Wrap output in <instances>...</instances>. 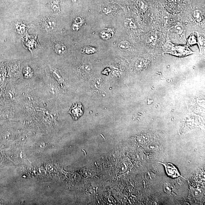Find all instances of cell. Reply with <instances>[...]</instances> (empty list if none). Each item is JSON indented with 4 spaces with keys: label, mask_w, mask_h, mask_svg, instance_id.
<instances>
[{
    "label": "cell",
    "mask_w": 205,
    "mask_h": 205,
    "mask_svg": "<svg viewBox=\"0 0 205 205\" xmlns=\"http://www.w3.org/2000/svg\"><path fill=\"white\" fill-rule=\"evenodd\" d=\"M41 26L45 31H51L56 27V19L51 17H46L43 18L41 23Z\"/></svg>",
    "instance_id": "1"
},
{
    "label": "cell",
    "mask_w": 205,
    "mask_h": 205,
    "mask_svg": "<svg viewBox=\"0 0 205 205\" xmlns=\"http://www.w3.org/2000/svg\"><path fill=\"white\" fill-rule=\"evenodd\" d=\"M84 109L80 103H76L73 105L69 113L72 116L74 120H76L83 115Z\"/></svg>",
    "instance_id": "2"
},
{
    "label": "cell",
    "mask_w": 205,
    "mask_h": 205,
    "mask_svg": "<svg viewBox=\"0 0 205 205\" xmlns=\"http://www.w3.org/2000/svg\"><path fill=\"white\" fill-rule=\"evenodd\" d=\"M161 164L165 167L167 173L170 177L175 178L180 176L179 172L177 169L172 164L169 163Z\"/></svg>",
    "instance_id": "3"
},
{
    "label": "cell",
    "mask_w": 205,
    "mask_h": 205,
    "mask_svg": "<svg viewBox=\"0 0 205 205\" xmlns=\"http://www.w3.org/2000/svg\"><path fill=\"white\" fill-rule=\"evenodd\" d=\"M48 5L55 12H58L60 11V2L59 0H51Z\"/></svg>",
    "instance_id": "4"
},
{
    "label": "cell",
    "mask_w": 205,
    "mask_h": 205,
    "mask_svg": "<svg viewBox=\"0 0 205 205\" xmlns=\"http://www.w3.org/2000/svg\"><path fill=\"white\" fill-rule=\"evenodd\" d=\"M157 38L158 35L156 32H151L146 37V43L149 44H152L153 43L156 42Z\"/></svg>",
    "instance_id": "5"
},
{
    "label": "cell",
    "mask_w": 205,
    "mask_h": 205,
    "mask_svg": "<svg viewBox=\"0 0 205 205\" xmlns=\"http://www.w3.org/2000/svg\"><path fill=\"white\" fill-rule=\"evenodd\" d=\"M55 51L57 54L60 55H63L66 53L67 49L65 45L58 44L55 46Z\"/></svg>",
    "instance_id": "6"
},
{
    "label": "cell",
    "mask_w": 205,
    "mask_h": 205,
    "mask_svg": "<svg viewBox=\"0 0 205 205\" xmlns=\"http://www.w3.org/2000/svg\"><path fill=\"white\" fill-rule=\"evenodd\" d=\"M131 44L127 40H123L119 43L118 47L121 50L125 51L129 49Z\"/></svg>",
    "instance_id": "7"
},
{
    "label": "cell",
    "mask_w": 205,
    "mask_h": 205,
    "mask_svg": "<svg viewBox=\"0 0 205 205\" xmlns=\"http://www.w3.org/2000/svg\"><path fill=\"white\" fill-rule=\"evenodd\" d=\"M193 16L194 18L197 22L200 23L203 20V14L200 10H196L194 12Z\"/></svg>",
    "instance_id": "8"
},
{
    "label": "cell",
    "mask_w": 205,
    "mask_h": 205,
    "mask_svg": "<svg viewBox=\"0 0 205 205\" xmlns=\"http://www.w3.org/2000/svg\"><path fill=\"white\" fill-rule=\"evenodd\" d=\"M125 26L127 28H134L136 27V25L132 19L131 18H126L124 20Z\"/></svg>",
    "instance_id": "9"
},
{
    "label": "cell",
    "mask_w": 205,
    "mask_h": 205,
    "mask_svg": "<svg viewBox=\"0 0 205 205\" xmlns=\"http://www.w3.org/2000/svg\"><path fill=\"white\" fill-rule=\"evenodd\" d=\"M16 28L18 33H23L26 31V26L24 24L18 23L16 24Z\"/></svg>",
    "instance_id": "10"
},
{
    "label": "cell",
    "mask_w": 205,
    "mask_h": 205,
    "mask_svg": "<svg viewBox=\"0 0 205 205\" xmlns=\"http://www.w3.org/2000/svg\"><path fill=\"white\" fill-rule=\"evenodd\" d=\"M160 144L157 142H154L149 144L147 146V148L150 151H156L159 149Z\"/></svg>",
    "instance_id": "11"
},
{
    "label": "cell",
    "mask_w": 205,
    "mask_h": 205,
    "mask_svg": "<svg viewBox=\"0 0 205 205\" xmlns=\"http://www.w3.org/2000/svg\"><path fill=\"white\" fill-rule=\"evenodd\" d=\"M174 30L176 33L178 34L181 35L182 34L183 31H184V28H183L182 25L179 24L175 26Z\"/></svg>",
    "instance_id": "12"
},
{
    "label": "cell",
    "mask_w": 205,
    "mask_h": 205,
    "mask_svg": "<svg viewBox=\"0 0 205 205\" xmlns=\"http://www.w3.org/2000/svg\"><path fill=\"white\" fill-rule=\"evenodd\" d=\"M146 179L148 181H153L156 178V176L153 172H149L146 173L145 174Z\"/></svg>",
    "instance_id": "13"
},
{
    "label": "cell",
    "mask_w": 205,
    "mask_h": 205,
    "mask_svg": "<svg viewBox=\"0 0 205 205\" xmlns=\"http://www.w3.org/2000/svg\"><path fill=\"white\" fill-rule=\"evenodd\" d=\"M172 187L170 183L167 182L165 183L164 187V190L166 193L167 194H170L172 192Z\"/></svg>",
    "instance_id": "14"
},
{
    "label": "cell",
    "mask_w": 205,
    "mask_h": 205,
    "mask_svg": "<svg viewBox=\"0 0 205 205\" xmlns=\"http://www.w3.org/2000/svg\"><path fill=\"white\" fill-rule=\"evenodd\" d=\"M140 5L141 8L143 11H146L148 8V4L146 1H144V0L140 1Z\"/></svg>",
    "instance_id": "15"
},
{
    "label": "cell",
    "mask_w": 205,
    "mask_h": 205,
    "mask_svg": "<svg viewBox=\"0 0 205 205\" xmlns=\"http://www.w3.org/2000/svg\"><path fill=\"white\" fill-rule=\"evenodd\" d=\"M140 141L143 143H146V142L149 141V138L148 136L146 135L145 136H142L140 138Z\"/></svg>",
    "instance_id": "16"
},
{
    "label": "cell",
    "mask_w": 205,
    "mask_h": 205,
    "mask_svg": "<svg viewBox=\"0 0 205 205\" xmlns=\"http://www.w3.org/2000/svg\"><path fill=\"white\" fill-rule=\"evenodd\" d=\"M169 3H176L177 2V0H167Z\"/></svg>",
    "instance_id": "17"
}]
</instances>
